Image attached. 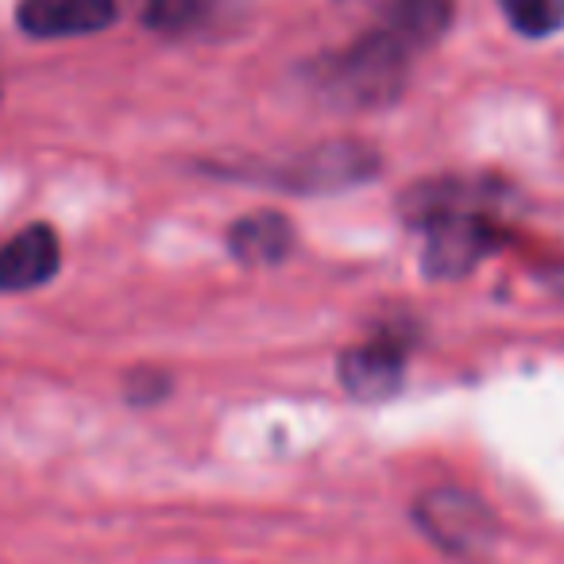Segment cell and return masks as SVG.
<instances>
[{"label":"cell","instance_id":"cell-1","mask_svg":"<svg viewBox=\"0 0 564 564\" xmlns=\"http://www.w3.org/2000/svg\"><path fill=\"white\" fill-rule=\"evenodd\" d=\"M410 55H414L410 43H402L387 28H376L360 43L333 55L317 70V78H322V89L337 105H360L364 109V105L391 101L399 94L410 70Z\"/></svg>","mask_w":564,"mask_h":564},{"label":"cell","instance_id":"cell-2","mask_svg":"<svg viewBox=\"0 0 564 564\" xmlns=\"http://www.w3.org/2000/svg\"><path fill=\"white\" fill-rule=\"evenodd\" d=\"M425 228V271L433 279H460L479 259H487L499 243V228L487 209L445 213Z\"/></svg>","mask_w":564,"mask_h":564},{"label":"cell","instance_id":"cell-3","mask_svg":"<svg viewBox=\"0 0 564 564\" xmlns=\"http://www.w3.org/2000/svg\"><path fill=\"white\" fill-rule=\"evenodd\" d=\"M417 518L425 533L448 553H479L495 538L491 510L468 491H430L417 502Z\"/></svg>","mask_w":564,"mask_h":564},{"label":"cell","instance_id":"cell-4","mask_svg":"<svg viewBox=\"0 0 564 564\" xmlns=\"http://www.w3.org/2000/svg\"><path fill=\"white\" fill-rule=\"evenodd\" d=\"M402 368H406V340L399 333H379L364 345L340 356V379L356 399H387L399 391Z\"/></svg>","mask_w":564,"mask_h":564},{"label":"cell","instance_id":"cell-5","mask_svg":"<svg viewBox=\"0 0 564 564\" xmlns=\"http://www.w3.org/2000/svg\"><path fill=\"white\" fill-rule=\"evenodd\" d=\"M17 20L35 40L94 35L117 20V0H20Z\"/></svg>","mask_w":564,"mask_h":564},{"label":"cell","instance_id":"cell-6","mask_svg":"<svg viewBox=\"0 0 564 564\" xmlns=\"http://www.w3.org/2000/svg\"><path fill=\"white\" fill-rule=\"evenodd\" d=\"M58 236L47 225H32L9 243H0V294L43 286L58 271Z\"/></svg>","mask_w":564,"mask_h":564},{"label":"cell","instance_id":"cell-7","mask_svg":"<svg viewBox=\"0 0 564 564\" xmlns=\"http://www.w3.org/2000/svg\"><path fill=\"white\" fill-rule=\"evenodd\" d=\"M294 228L279 213H248L228 232V248L240 263H274L291 251Z\"/></svg>","mask_w":564,"mask_h":564},{"label":"cell","instance_id":"cell-8","mask_svg":"<svg viewBox=\"0 0 564 564\" xmlns=\"http://www.w3.org/2000/svg\"><path fill=\"white\" fill-rule=\"evenodd\" d=\"M448 20H453V0H391L379 28L394 32L402 43L417 51L437 40L448 28Z\"/></svg>","mask_w":564,"mask_h":564},{"label":"cell","instance_id":"cell-9","mask_svg":"<svg viewBox=\"0 0 564 564\" xmlns=\"http://www.w3.org/2000/svg\"><path fill=\"white\" fill-rule=\"evenodd\" d=\"M217 12V0H143V24L159 35L197 32Z\"/></svg>","mask_w":564,"mask_h":564},{"label":"cell","instance_id":"cell-10","mask_svg":"<svg viewBox=\"0 0 564 564\" xmlns=\"http://www.w3.org/2000/svg\"><path fill=\"white\" fill-rule=\"evenodd\" d=\"M499 4L514 24V32L533 35V40L564 28V0H499Z\"/></svg>","mask_w":564,"mask_h":564}]
</instances>
